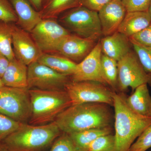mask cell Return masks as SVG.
Listing matches in <instances>:
<instances>
[{
    "label": "cell",
    "mask_w": 151,
    "mask_h": 151,
    "mask_svg": "<svg viewBox=\"0 0 151 151\" xmlns=\"http://www.w3.org/2000/svg\"><path fill=\"white\" fill-rule=\"evenodd\" d=\"M113 115L109 105L102 103H86L71 105L54 121L60 129L69 134L95 128L111 127Z\"/></svg>",
    "instance_id": "1"
},
{
    "label": "cell",
    "mask_w": 151,
    "mask_h": 151,
    "mask_svg": "<svg viewBox=\"0 0 151 151\" xmlns=\"http://www.w3.org/2000/svg\"><path fill=\"white\" fill-rule=\"evenodd\" d=\"M123 93L114 92L115 151H129L135 140L151 124V118L139 115L127 105Z\"/></svg>",
    "instance_id": "2"
},
{
    "label": "cell",
    "mask_w": 151,
    "mask_h": 151,
    "mask_svg": "<svg viewBox=\"0 0 151 151\" xmlns=\"http://www.w3.org/2000/svg\"><path fill=\"white\" fill-rule=\"evenodd\" d=\"M62 133L55 122L36 126L21 123L2 142L9 151H43Z\"/></svg>",
    "instance_id": "3"
},
{
    "label": "cell",
    "mask_w": 151,
    "mask_h": 151,
    "mask_svg": "<svg viewBox=\"0 0 151 151\" xmlns=\"http://www.w3.org/2000/svg\"><path fill=\"white\" fill-rule=\"evenodd\" d=\"M29 91L32 105V115L29 122L31 125H45L54 122L60 113L72 105L65 90L31 89Z\"/></svg>",
    "instance_id": "4"
},
{
    "label": "cell",
    "mask_w": 151,
    "mask_h": 151,
    "mask_svg": "<svg viewBox=\"0 0 151 151\" xmlns=\"http://www.w3.org/2000/svg\"><path fill=\"white\" fill-rule=\"evenodd\" d=\"M57 20L70 33L78 36L98 42L103 35L98 12L83 6L65 11Z\"/></svg>",
    "instance_id": "5"
},
{
    "label": "cell",
    "mask_w": 151,
    "mask_h": 151,
    "mask_svg": "<svg viewBox=\"0 0 151 151\" xmlns=\"http://www.w3.org/2000/svg\"><path fill=\"white\" fill-rule=\"evenodd\" d=\"M29 89L4 86L0 88V113L21 123L29 122L32 105Z\"/></svg>",
    "instance_id": "6"
},
{
    "label": "cell",
    "mask_w": 151,
    "mask_h": 151,
    "mask_svg": "<svg viewBox=\"0 0 151 151\" xmlns=\"http://www.w3.org/2000/svg\"><path fill=\"white\" fill-rule=\"evenodd\" d=\"M65 91L72 105L86 103H102L113 106L114 92L111 87L95 81H73L65 85Z\"/></svg>",
    "instance_id": "7"
},
{
    "label": "cell",
    "mask_w": 151,
    "mask_h": 151,
    "mask_svg": "<svg viewBox=\"0 0 151 151\" xmlns=\"http://www.w3.org/2000/svg\"><path fill=\"white\" fill-rule=\"evenodd\" d=\"M118 89L122 93L129 87L134 91L142 84L151 86V77L144 69L134 49L118 61Z\"/></svg>",
    "instance_id": "8"
},
{
    "label": "cell",
    "mask_w": 151,
    "mask_h": 151,
    "mask_svg": "<svg viewBox=\"0 0 151 151\" xmlns=\"http://www.w3.org/2000/svg\"><path fill=\"white\" fill-rule=\"evenodd\" d=\"M43 53L52 54L63 38L70 33L57 19H42L29 32Z\"/></svg>",
    "instance_id": "9"
},
{
    "label": "cell",
    "mask_w": 151,
    "mask_h": 151,
    "mask_svg": "<svg viewBox=\"0 0 151 151\" xmlns=\"http://www.w3.org/2000/svg\"><path fill=\"white\" fill-rule=\"evenodd\" d=\"M70 76L58 73L36 61L28 65V88L43 90H65Z\"/></svg>",
    "instance_id": "10"
},
{
    "label": "cell",
    "mask_w": 151,
    "mask_h": 151,
    "mask_svg": "<svg viewBox=\"0 0 151 151\" xmlns=\"http://www.w3.org/2000/svg\"><path fill=\"white\" fill-rule=\"evenodd\" d=\"M102 55L101 44L99 40L89 54L77 64L75 71L70 76V81H95L108 86L102 71Z\"/></svg>",
    "instance_id": "11"
},
{
    "label": "cell",
    "mask_w": 151,
    "mask_h": 151,
    "mask_svg": "<svg viewBox=\"0 0 151 151\" xmlns=\"http://www.w3.org/2000/svg\"><path fill=\"white\" fill-rule=\"evenodd\" d=\"M98 42L70 33L63 39L52 54L64 57L78 64L92 51Z\"/></svg>",
    "instance_id": "12"
},
{
    "label": "cell",
    "mask_w": 151,
    "mask_h": 151,
    "mask_svg": "<svg viewBox=\"0 0 151 151\" xmlns=\"http://www.w3.org/2000/svg\"><path fill=\"white\" fill-rule=\"evenodd\" d=\"M12 47L15 57L27 65L37 61L42 53L29 32L12 24Z\"/></svg>",
    "instance_id": "13"
},
{
    "label": "cell",
    "mask_w": 151,
    "mask_h": 151,
    "mask_svg": "<svg viewBox=\"0 0 151 151\" xmlns=\"http://www.w3.org/2000/svg\"><path fill=\"white\" fill-rule=\"evenodd\" d=\"M127 11L122 0H111L98 12L104 36L117 31Z\"/></svg>",
    "instance_id": "14"
},
{
    "label": "cell",
    "mask_w": 151,
    "mask_h": 151,
    "mask_svg": "<svg viewBox=\"0 0 151 151\" xmlns=\"http://www.w3.org/2000/svg\"><path fill=\"white\" fill-rule=\"evenodd\" d=\"M100 41L102 53L117 62L126 56L133 48L129 38L118 31L104 36Z\"/></svg>",
    "instance_id": "15"
},
{
    "label": "cell",
    "mask_w": 151,
    "mask_h": 151,
    "mask_svg": "<svg viewBox=\"0 0 151 151\" xmlns=\"http://www.w3.org/2000/svg\"><path fill=\"white\" fill-rule=\"evenodd\" d=\"M17 17V26L30 32L42 20L39 12L36 10L28 0H9Z\"/></svg>",
    "instance_id": "16"
},
{
    "label": "cell",
    "mask_w": 151,
    "mask_h": 151,
    "mask_svg": "<svg viewBox=\"0 0 151 151\" xmlns=\"http://www.w3.org/2000/svg\"><path fill=\"white\" fill-rule=\"evenodd\" d=\"M151 22L148 12H127L117 31L129 38L145 28Z\"/></svg>",
    "instance_id": "17"
},
{
    "label": "cell",
    "mask_w": 151,
    "mask_h": 151,
    "mask_svg": "<svg viewBox=\"0 0 151 151\" xmlns=\"http://www.w3.org/2000/svg\"><path fill=\"white\" fill-rule=\"evenodd\" d=\"M4 85L28 88V66L16 58L10 61L1 78Z\"/></svg>",
    "instance_id": "18"
},
{
    "label": "cell",
    "mask_w": 151,
    "mask_h": 151,
    "mask_svg": "<svg viewBox=\"0 0 151 151\" xmlns=\"http://www.w3.org/2000/svg\"><path fill=\"white\" fill-rule=\"evenodd\" d=\"M134 91L130 96L126 97L127 105L135 113L151 118V96L148 84H142Z\"/></svg>",
    "instance_id": "19"
},
{
    "label": "cell",
    "mask_w": 151,
    "mask_h": 151,
    "mask_svg": "<svg viewBox=\"0 0 151 151\" xmlns=\"http://www.w3.org/2000/svg\"><path fill=\"white\" fill-rule=\"evenodd\" d=\"M37 61L58 73L70 76L75 71L77 63L66 58L42 52Z\"/></svg>",
    "instance_id": "20"
},
{
    "label": "cell",
    "mask_w": 151,
    "mask_h": 151,
    "mask_svg": "<svg viewBox=\"0 0 151 151\" xmlns=\"http://www.w3.org/2000/svg\"><path fill=\"white\" fill-rule=\"evenodd\" d=\"M80 6L81 0H43L39 12L42 19H57L65 11Z\"/></svg>",
    "instance_id": "21"
},
{
    "label": "cell",
    "mask_w": 151,
    "mask_h": 151,
    "mask_svg": "<svg viewBox=\"0 0 151 151\" xmlns=\"http://www.w3.org/2000/svg\"><path fill=\"white\" fill-rule=\"evenodd\" d=\"M112 133L113 129L111 127L89 129L68 134L78 148L82 151H86L88 146L94 140L100 136L110 134Z\"/></svg>",
    "instance_id": "22"
},
{
    "label": "cell",
    "mask_w": 151,
    "mask_h": 151,
    "mask_svg": "<svg viewBox=\"0 0 151 151\" xmlns=\"http://www.w3.org/2000/svg\"><path fill=\"white\" fill-rule=\"evenodd\" d=\"M0 20V52L9 61L15 58L12 47V24Z\"/></svg>",
    "instance_id": "23"
},
{
    "label": "cell",
    "mask_w": 151,
    "mask_h": 151,
    "mask_svg": "<svg viewBox=\"0 0 151 151\" xmlns=\"http://www.w3.org/2000/svg\"><path fill=\"white\" fill-rule=\"evenodd\" d=\"M101 65L104 78L108 86L116 92L118 89V62L102 53Z\"/></svg>",
    "instance_id": "24"
},
{
    "label": "cell",
    "mask_w": 151,
    "mask_h": 151,
    "mask_svg": "<svg viewBox=\"0 0 151 151\" xmlns=\"http://www.w3.org/2000/svg\"><path fill=\"white\" fill-rule=\"evenodd\" d=\"M115 138L113 134L100 136L88 146L86 151H115Z\"/></svg>",
    "instance_id": "25"
},
{
    "label": "cell",
    "mask_w": 151,
    "mask_h": 151,
    "mask_svg": "<svg viewBox=\"0 0 151 151\" xmlns=\"http://www.w3.org/2000/svg\"><path fill=\"white\" fill-rule=\"evenodd\" d=\"M50 151H83L78 148L68 134L62 132L52 145Z\"/></svg>",
    "instance_id": "26"
},
{
    "label": "cell",
    "mask_w": 151,
    "mask_h": 151,
    "mask_svg": "<svg viewBox=\"0 0 151 151\" xmlns=\"http://www.w3.org/2000/svg\"><path fill=\"white\" fill-rule=\"evenodd\" d=\"M144 69L151 77V48L131 42Z\"/></svg>",
    "instance_id": "27"
},
{
    "label": "cell",
    "mask_w": 151,
    "mask_h": 151,
    "mask_svg": "<svg viewBox=\"0 0 151 151\" xmlns=\"http://www.w3.org/2000/svg\"><path fill=\"white\" fill-rule=\"evenodd\" d=\"M21 124L0 113V141L17 129Z\"/></svg>",
    "instance_id": "28"
},
{
    "label": "cell",
    "mask_w": 151,
    "mask_h": 151,
    "mask_svg": "<svg viewBox=\"0 0 151 151\" xmlns=\"http://www.w3.org/2000/svg\"><path fill=\"white\" fill-rule=\"evenodd\" d=\"M151 147V124L131 146L129 151H146Z\"/></svg>",
    "instance_id": "29"
},
{
    "label": "cell",
    "mask_w": 151,
    "mask_h": 151,
    "mask_svg": "<svg viewBox=\"0 0 151 151\" xmlns=\"http://www.w3.org/2000/svg\"><path fill=\"white\" fill-rule=\"evenodd\" d=\"M0 20L16 23L17 17L9 0H0Z\"/></svg>",
    "instance_id": "30"
},
{
    "label": "cell",
    "mask_w": 151,
    "mask_h": 151,
    "mask_svg": "<svg viewBox=\"0 0 151 151\" xmlns=\"http://www.w3.org/2000/svg\"><path fill=\"white\" fill-rule=\"evenodd\" d=\"M127 12H148L151 0H122Z\"/></svg>",
    "instance_id": "31"
},
{
    "label": "cell",
    "mask_w": 151,
    "mask_h": 151,
    "mask_svg": "<svg viewBox=\"0 0 151 151\" xmlns=\"http://www.w3.org/2000/svg\"><path fill=\"white\" fill-rule=\"evenodd\" d=\"M130 41L151 48V22L145 28L129 38Z\"/></svg>",
    "instance_id": "32"
},
{
    "label": "cell",
    "mask_w": 151,
    "mask_h": 151,
    "mask_svg": "<svg viewBox=\"0 0 151 151\" xmlns=\"http://www.w3.org/2000/svg\"><path fill=\"white\" fill-rule=\"evenodd\" d=\"M111 0H81V6L95 12H99Z\"/></svg>",
    "instance_id": "33"
},
{
    "label": "cell",
    "mask_w": 151,
    "mask_h": 151,
    "mask_svg": "<svg viewBox=\"0 0 151 151\" xmlns=\"http://www.w3.org/2000/svg\"><path fill=\"white\" fill-rule=\"evenodd\" d=\"M9 62V60L0 52V78H1L7 68Z\"/></svg>",
    "instance_id": "34"
},
{
    "label": "cell",
    "mask_w": 151,
    "mask_h": 151,
    "mask_svg": "<svg viewBox=\"0 0 151 151\" xmlns=\"http://www.w3.org/2000/svg\"><path fill=\"white\" fill-rule=\"evenodd\" d=\"M36 10L39 12L41 9L43 0H28Z\"/></svg>",
    "instance_id": "35"
},
{
    "label": "cell",
    "mask_w": 151,
    "mask_h": 151,
    "mask_svg": "<svg viewBox=\"0 0 151 151\" xmlns=\"http://www.w3.org/2000/svg\"><path fill=\"white\" fill-rule=\"evenodd\" d=\"M0 151H9L5 144L2 141H0Z\"/></svg>",
    "instance_id": "36"
},
{
    "label": "cell",
    "mask_w": 151,
    "mask_h": 151,
    "mask_svg": "<svg viewBox=\"0 0 151 151\" xmlns=\"http://www.w3.org/2000/svg\"><path fill=\"white\" fill-rule=\"evenodd\" d=\"M4 86V84H3L1 78H0V88L2 87V86Z\"/></svg>",
    "instance_id": "37"
},
{
    "label": "cell",
    "mask_w": 151,
    "mask_h": 151,
    "mask_svg": "<svg viewBox=\"0 0 151 151\" xmlns=\"http://www.w3.org/2000/svg\"><path fill=\"white\" fill-rule=\"evenodd\" d=\"M148 12L149 13V14H150V16L151 17V2L150 4V7H149V10H148Z\"/></svg>",
    "instance_id": "38"
}]
</instances>
